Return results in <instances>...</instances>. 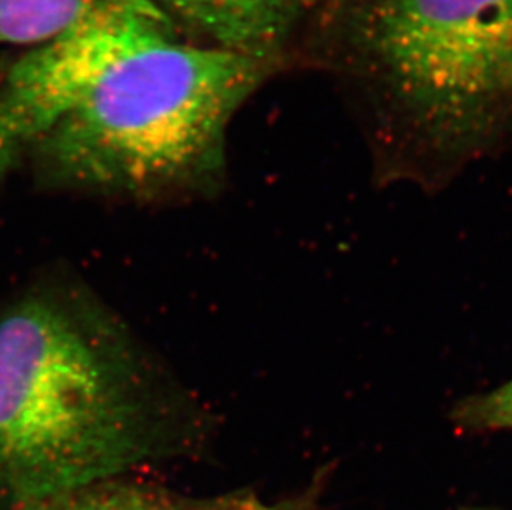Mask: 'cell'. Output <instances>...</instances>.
<instances>
[{"label": "cell", "instance_id": "obj_1", "mask_svg": "<svg viewBox=\"0 0 512 510\" xmlns=\"http://www.w3.org/2000/svg\"><path fill=\"white\" fill-rule=\"evenodd\" d=\"M208 414L87 284L50 275L0 313V501L128 477L206 441Z\"/></svg>", "mask_w": 512, "mask_h": 510}, {"label": "cell", "instance_id": "obj_2", "mask_svg": "<svg viewBox=\"0 0 512 510\" xmlns=\"http://www.w3.org/2000/svg\"><path fill=\"white\" fill-rule=\"evenodd\" d=\"M266 58L155 35L121 53L30 151L52 189L163 201L209 191Z\"/></svg>", "mask_w": 512, "mask_h": 510}, {"label": "cell", "instance_id": "obj_3", "mask_svg": "<svg viewBox=\"0 0 512 510\" xmlns=\"http://www.w3.org/2000/svg\"><path fill=\"white\" fill-rule=\"evenodd\" d=\"M358 30L383 90L436 151L476 150L512 110V0H372Z\"/></svg>", "mask_w": 512, "mask_h": 510}, {"label": "cell", "instance_id": "obj_4", "mask_svg": "<svg viewBox=\"0 0 512 510\" xmlns=\"http://www.w3.org/2000/svg\"><path fill=\"white\" fill-rule=\"evenodd\" d=\"M173 34L165 15H141L55 40L15 63L0 87V171L29 156L121 53L148 37Z\"/></svg>", "mask_w": 512, "mask_h": 510}, {"label": "cell", "instance_id": "obj_5", "mask_svg": "<svg viewBox=\"0 0 512 510\" xmlns=\"http://www.w3.org/2000/svg\"><path fill=\"white\" fill-rule=\"evenodd\" d=\"M219 49L266 58L289 32L302 0H151ZM174 22V20H173Z\"/></svg>", "mask_w": 512, "mask_h": 510}, {"label": "cell", "instance_id": "obj_6", "mask_svg": "<svg viewBox=\"0 0 512 510\" xmlns=\"http://www.w3.org/2000/svg\"><path fill=\"white\" fill-rule=\"evenodd\" d=\"M158 10L151 0H0V42L52 44L97 25Z\"/></svg>", "mask_w": 512, "mask_h": 510}, {"label": "cell", "instance_id": "obj_7", "mask_svg": "<svg viewBox=\"0 0 512 510\" xmlns=\"http://www.w3.org/2000/svg\"><path fill=\"white\" fill-rule=\"evenodd\" d=\"M206 502L208 499L196 501L163 487L120 477L27 502L14 510H204Z\"/></svg>", "mask_w": 512, "mask_h": 510}, {"label": "cell", "instance_id": "obj_8", "mask_svg": "<svg viewBox=\"0 0 512 510\" xmlns=\"http://www.w3.org/2000/svg\"><path fill=\"white\" fill-rule=\"evenodd\" d=\"M451 419L464 431L512 429V381L486 395L469 396L451 411Z\"/></svg>", "mask_w": 512, "mask_h": 510}, {"label": "cell", "instance_id": "obj_9", "mask_svg": "<svg viewBox=\"0 0 512 510\" xmlns=\"http://www.w3.org/2000/svg\"><path fill=\"white\" fill-rule=\"evenodd\" d=\"M204 510H305L304 501L264 504L254 496H226L208 499Z\"/></svg>", "mask_w": 512, "mask_h": 510}]
</instances>
